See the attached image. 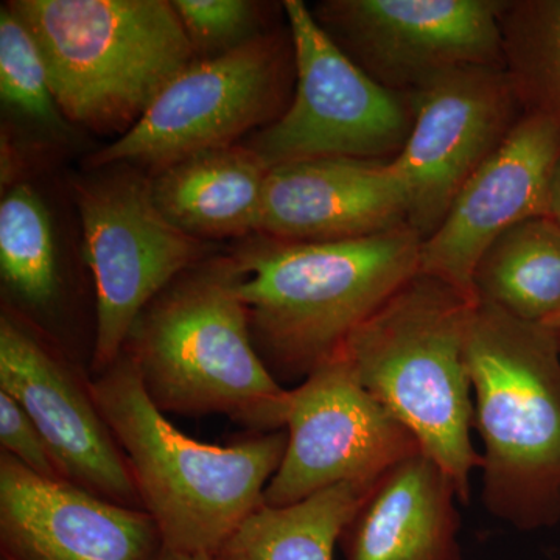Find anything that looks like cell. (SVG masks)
I'll list each match as a JSON object with an SVG mask.
<instances>
[{
    "label": "cell",
    "mask_w": 560,
    "mask_h": 560,
    "mask_svg": "<svg viewBox=\"0 0 560 560\" xmlns=\"http://www.w3.org/2000/svg\"><path fill=\"white\" fill-rule=\"evenodd\" d=\"M0 95L7 106L44 127L62 125L38 40L9 3L0 10Z\"/></svg>",
    "instance_id": "23"
},
{
    "label": "cell",
    "mask_w": 560,
    "mask_h": 560,
    "mask_svg": "<svg viewBox=\"0 0 560 560\" xmlns=\"http://www.w3.org/2000/svg\"><path fill=\"white\" fill-rule=\"evenodd\" d=\"M548 327H551V329L560 331V313L558 316H556L555 319L551 320L550 324H548Z\"/></svg>",
    "instance_id": "28"
},
{
    "label": "cell",
    "mask_w": 560,
    "mask_h": 560,
    "mask_svg": "<svg viewBox=\"0 0 560 560\" xmlns=\"http://www.w3.org/2000/svg\"><path fill=\"white\" fill-rule=\"evenodd\" d=\"M407 226V205L389 161L327 158L271 168L257 234L335 242Z\"/></svg>",
    "instance_id": "16"
},
{
    "label": "cell",
    "mask_w": 560,
    "mask_h": 560,
    "mask_svg": "<svg viewBox=\"0 0 560 560\" xmlns=\"http://www.w3.org/2000/svg\"><path fill=\"white\" fill-rule=\"evenodd\" d=\"M504 0H326L320 27L372 80L411 94L448 70L504 66Z\"/></svg>",
    "instance_id": "11"
},
{
    "label": "cell",
    "mask_w": 560,
    "mask_h": 560,
    "mask_svg": "<svg viewBox=\"0 0 560 560\" xmlns=\"http://www.w3.org/2000/svg\"><path fill=\"white\" fill-rule=\"evenodd\" d=\"M370 486H334L246 518L217 552V560H334L335 547Z\"/></svg>",
    "instance_id": "20"
},
{
    "label": "cell",
    "mask_w": 560,
    "mask_h": 560,
    "mask_svg": "<svg viewBox=\"0 0 560 560\" xmlns=\"http://www.w3.org/2000/svg\"><path fill=\"white\" fill-rule=\"evenodd\" d=\"M474 294L515 318L548 326L560 313L559 224L534 217L501 234L475 268Z\"/></svg>",
    "instance_id": "19"
},
{
    "label": "cell",
    "mask_w": 560,
    "mask_h": 560,
    "mask_svg": "<svg viewBox=\"0 0 560 560\" xmlns=\"http://www.w3.org/2000/svg\"><path fill=\"white\" fill-rule=\"evenodd\" d=\"M410 228L335 242L254 234L232 253L254 346L278 381H304L419 275Z\"/></svg>",
    "instance_id": "1"
},
{
    "label": "cell",
    "mask_w": 560,
    "mask_h": 560,
    "mask_svg": "<svg viewBox=\"0 0 560 560\" xmlns=\"http://www.w3.org/2000/svg\"><path fill=\"white\" fill-rule=\"evenodd\" d=\"M0 389L36 423L65 481L143 510L127 456L95 404L90 378L11 311L0 318Z\"/></svg>",
    "instance_id": "13"
},
{
    "label": "cell",
    "mask_w": 560,
    "mask_h": 560,
    "mask_svg": "<svg viewBox=\"0 0 560 560\" xmlns=\"http://www.w3.org/2000/svg\"><path fill=\"white\" fill-rule=\"evenodd\" d=\"M0 560H7V559L0 558Z\"/></svg>",
    "instance_id": "29"
},
{
    "label": "cell",
    "mask_w": 560,
    "mask_h": 560,
    "mask_svg": "<svg viewBox=\"0 0 560 560\" xmlns=\"http://www.w3.org/2000/svg\"><path fill=\"white\" fill-rule=\"evenodd\" d=\"M458 490L423 452L372 482L340 544L346 560H460Z\"/></svg>",
    "instance_id": "17"
},
{
    "label": "cell",
    "mask_w": 560,
    "mask_h": 560,
    "mask_svg": "<svg viewBox=\"0 0 560 560\" xmlns=\"http://www.w3.org/2000/svg\"><path fill=\"white\" fill-rule=\"evenodd\" d=\"M550 217L560 226V160L558 165H556L555 175H552L551 179Z\"/></svg>",
    "instance_id": "26"
},
{
    "label": "cell",
    "mask_w": 560,
    "mask_h": 560,
    "mask_svg": "<svg viewBox=\"0 0 560 560\" xmlns=\"http://www.w3.org/2000/svg\"><path fill=\"white\" fill-rule=\"evenodd\" d=\"M162 547L149 512L47 480L0 452V558L154 560Z\"/></svg>",
    "instance_id": "15"
},
{
    "label": "cell",
    "mask_w": 560,
    "mask_h": 560,
    "mask_svg": "<svg viewBox=\"0 0 560 560\" xmlns=\"http://www.w3.org/2000/svg\"><path fill=\"white\" fill-rule=\"evenodd\" d=\"M234 256H209L140 313L125 342L164 415H221L257 433L285 430L291 389L260 359Z\"/></svg>",
    "instance_id": "2"
},
{
    "label": "cell",
    "mask_w": 560,
    "mask_h": 560,
    "mask_svg": "<svg viewBox=\"0 0 560 560\" xmlns=\"http://www.w3.org/2000/svg\"><path fill=\"white\" fill-rule=\"evenodd\" d=\"M0 444L2 452L20 460L33 474L47 480L65 481L49 445L27 411L0 389Z\"/></svg>",
    "instance_id": "25"
},
{
    "label": "cell",
    "mask_w": 560,
    "mask_h": 560,
    "mask_svg": "<svg viewBox=\"0 0 560 560\" xmlns=\"http://www.w3.org/2000/svg\"><path fill=\"white\" fill-rule=\"evenodd\" d=\"M0 271L7 289L31 311H49L60 296L51 217L28 184L11 187L0 202Z\"/></svg>",
    "instance_id": "22"
},
{
    "label": "cell",
    "mask_w": 560,
    "mask_h": 560,
    "mask_svg": "<svg viewBox=\"0 0 560 560\" xmlns=\"http://www.w3.org/2000/svg\"><path fill=\"white\" fill-rule=\"evenodd\" d=\"M285 453L265 490V504L289 506L320 490L371 486L420 445L371 396L340 352L291 389Z\"/></svg>",
    "instance_id": "12"
},
{
    "label": "cell",
    "mask_w": 560,
    "mask_h": 560,
    "mask_svg": "<svg viewBox=\"0 0 560 560\" xmlns=\"http://www.w3.org/2000/svg\"><path fill=\"white\" fill-rule=\"evenodd\" d=\"M198 60L237 49L260 35L261 3L249 0H173Z\"/></svg>",
    "instance_id": "24"
},
{
    "label": "cell",
    "mask_w": 560,
    "mask_h": 560,
    "mask_svg": "<svg viewBox=\"0 0 560 560\" xmlns=\"http://www.w3.org/2000/svg\"><path fill=\"white\" fill-rule=\"evenodd\" d=\"M296 88L278 120L246 145L268 167L353 158L390 161L407 143L415 120L411 94L386 90L350 60L301 0H285Z\"/></svg>",
    "instance_id": "9"
},
{
    "label": "cell",
    "mask_w": 560,
    "mask_h": 560,
    "mask_svg": "<svg viewBox=\"0 0 560 560\" xmlns=\"http://www.w3.org/2000/svg\"><path fill=\"white\" fill-rule=\"evenodd\" d=\"M477 301L433 276L416 275L338 350L381 401L455 482L460 503L481 469L471 441L474 390L467 342Z\"/></svg>",
    "instance_id": "4"
},
{
    "label": "cell",
    "mask_w": 560,
    "mask_h": 560,
    "mask_svg": "<svg viewBox=\"0 0 560 560\" xmlns=\"http://www.w3.org/2000/svg\"><path fill=\"white\" fill-rule=\"evenodd\" d=\"M500 25L504 69L523 113L560 127V0H506Z\"/></svg>",
    "instance_id": "21"
},
{
    "label": "cell",
    "mask_w": 560,
    "mask_h": 560,
    "mask_svg": "<svg viewBox=\"0 0 560 560\" xmlns=\"http://www.w3.org/2000/svg\"><path fill=\"white\" fill-rule=\"evenodd\" d=\"M154 560H217V558L210 555H190V552L173 551L162 547L160 555Z\"/></svg>",
    "instance_id": "27"
},
{
    "label": "cell",
    "mask_w": 560,
    "mask_h": 560,
    "mask_svg": "<svg viewBox=\"0 0 560 560\" xmlns=\"http://www.w3.org/2000/svg\"><path fill=\"white\" fill-rule=\"evenodd\" d=\"M560 160V127L523 114L503 143L464 183L441 226L423 241L420 270L475 300L474 275L501 234L534 217H550L551 179Z\"/></svg>",
    "instance_id": "14"
},
{
    "label": "cell",
    "mask_w": 560,
    "mask_h": 560,
    "mask_svg": "<svg viewBox=\"0 0 560 560\" xmlns=\"http://www.w3.org/2000/svg\"><path fill=\"white\" fill-rule=\"evenodd\" d=\"M296 79L291 35L264 32L237 49L200 58L179 72L142 119L88 158V167L168 165L235 145L278 120Z\"/></svg>",
    "instance_id": "7"
},
{
    "label": "cell",
    "mask_w": 560,
    "mask_h": 560,
    "mask_svg": "<svg viewBox=\"0 0 560 560\" xmlns=\"http://www.w3.org/2000/svg\"><path fill=\"white\" fill-rule=\"evenodd\" d=\"M415 120L389 161L407 205L408 228L427 241L453 200L523 117L504 66H466L411 92Z\"/></svg>",
    "instance_id": "10"
},
{
    "label": "cell",
    "mask_w": 560,
    "mask_h": 560,
    "mask_svg": "<svg viewBox=\"0 0 560 560\" xmlns=\"http://www.w3.org/2000/svg\"><path fill=\"white\" fill-rule=\"evenodd\" d=\"M270 171L249 145L235 143L154 172L151 194L162 215L190 237H246L259 232Z\"/></svg>",
    "instance_id": "18"
},
{
    "label": "cell",
    "mask_w": 560,
    "mask_h": 560,
    "mask_svg": "<svg viewBox=\"0 0 560 560\" xmlns=\"http://www.w3.org/2000/svg\"><path fill=\"white\" fill-rule=\"evenodd\" d=\"M46 60L65 119L131 130L198 57L167 0H14Z\"/></svg>",
    "instance_id": "6"
},
{
    "label": "cell",
    "mask_w": 560,
    "mask_h": 560,
    "mask_svg": "<svg viewBox=\"0 0 560 560\" xmlns=\"http://www.w3.org/2000/svg\"><path fill=\"white\" fill-rule=\"evenodd\" d=\"M467 361L482 500L521 530L560 522V331L477 302Z\"/></svg>",
    "instance_id": "5"
},
{
    "label": "cell",
    "mask_w": 560,
    "mask_h": 560,
    "mask_svg": "<svg viewBox=\"0 0 560 560\" xmlns=\"http://www.w3.org/2000/svg\"><path fill=\"white\" fill-rule=\"evenodd\" d=\"M90 386L164 548L215 556L265 503L285 453L287 430L224 447L191 440L151 401L127 352L91 377Z\"/></svg>",
    "instance_id": "3"
},
{
    "label": "cell",
    "mask_w": 560,
    "mask_h": 560,
    "mask_svg": "<svg viewBox=\"0 0 560 560\" xmlns=\"http://www.w3.org/2000/svg\"><path fill=\"white\" fill-rule=\"evenodd\" d=\"M73 187L83 254L95 290L91 372L102 374L125 349L140 313L173 280L210 256L209 246L173 226L150 178L113 165Z\"/></svg>",
    "instance_id": "8"
}]
</instances>
